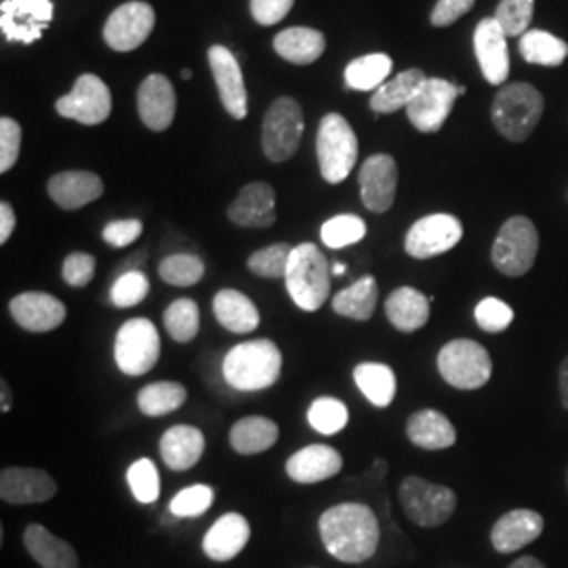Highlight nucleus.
Returning <instances> with one entry per match:
<instances>
[{"label": "nucleus", "mask_w": 568, "mask_h": 568, "mask_svg": "<svg viewBox=\"0 0 568 568\" xmlns=\"http://www.w3.org/2000/svg\"><path fill=\"white\" fill-rule=\"evenodd\" d=\"M508 568H548L539 558H535V556H523V558H518V560H514Z\"/></svg>", "instance_id": "obj_58"}, {"label": "nucleus", "mask_w": 568, "mask_h": 568, "mask_svg": "<svg viewBox=\"0 0 568 568\" xmlns=\"http://www.w3.org/2000/svg\"><path fill=\"white\" fill-rule=\"evenodd\" d=\"M154 21H156L154 9L148 2H140V0L124 2L105 21L103 39L110 49L119 53L135 51L152 34Z\"/></svg>", "instance_id": "obj_14"}, {"label": "nucleus", "mask_w": 568, "mask_h": 568, "mask_svg": "<svg viewBox=\"0 0 568 568\" xmlns=\"http://www.w3.org/2000/svg\"><path fill=\"white\" fill-rule=\"evenodd\" d=\"M344 467L339 450L328 445H310L297 450L286 462V476L300 485H316L335 478Z\"/></svg>", "instance_id": "obj_24"}, {"label": "nucleus", "mask_w": 568, "mask_h": 568, "mask_svg": "<svg viewBox=\"0 0 568 568\" xmlns=\"http://www.w3.org/2000/svg\"><path fill=\"white\" fill-rule=\"evenodd\" d=\"M379 297V286L375 276H363L361 281L349 284L333 297V310L356 323H366L373 318Z\"/></svg>", "instance_id": "obj_35"}, {"label": "nucleus", "mask_w": 568, "mask_h": 568, "mask_svg": "<svg viewBox=\"0 0 568 568\" xmlns=\"http://www.w3.org/2000/svg\"><path fill=\"white\" fill-rule=\"evenodd\" d=\"M535 13V0H501L495 20L504 28L506 37L527 34Z\"/></svg>", "instance_id": "obj_47"}, {"label": "nucleus", "mask_w": 568, "mask_h": 568, "mask_svg": "<svg viewBox=\"0 0 568 568\" xmlns=\"http://www.w3.org/2000/svg\"><path fill=\"white\" fill-rule=\"evenodd\" d=\"M281 438V427L270 417L251 415L239 419L230 429V445L239 455H260L274 447Z\"/></svg>", "instance_id": "obj_32"}, {"label": "nucleus", "mask_w": 568, "mask_h": 568, "mask_svg": "<svg viewBox=\"0 0 568 568\" xmlns=\"http://www.w3.org/2000/svg\"><path fill=\"white\" fill-rule=\"evenodd\" d=\"M159 276L173 286H194L203 281V260L192 253L169 255L159 265Z\"/></svg>", "instance_id": "obj_42"}, {"label": "nucleus", "mask_w": 568, "mask_h": 568, "mask_svg": "<svg viewBox=\"0 0 568 568\" xmlns=\"http://www.w3.org/2000/svg\"><path fill=\"white\" fill-rule=\"evenodd\" d=\"M361 199L371 213H386L396 201L398 164L389 154H373L358 173Z\"/></svg>", "instance_id": "obj_16"}, {"label": "nucleus", "mask_w": 568, "mask_h": 568, "mask_svg": "<svg viewBox=\"0 0 568 568\" xmlns=\"http://www.w3.org/2000/svg\"><path fill=\"white\" fill-rule=\"evenodd\" d=\"M354 382L373 406L386 408L396 398V373L384 363H363L356 366Z\"/></svg>", "instance_id": "obj_36"}, {"label": "nucleus", "mask_w": 568, "mask_h": 568, "mask_svg": "<svg viewBox=\"0 0 568 568\" xmlns=\"http://www.w3.org/2000/svg\"><path fill=\"white\" fill-rule=\"evenodd\" d=\"M283 352L272 339L234 345L224 358V379L239 392H260L281 379Z\"/></svg>", "instance_id": "obj_2"}, {"label": "nucleus", "mask_w": 568, "mask_h": 568, "mask_svg": "<svg viewBox=\"0 0 568 568\" xmlns=\"http://www.w3.org/2000/svg\"><path fill=\"white\" fill-rule=\"evenodd\" d=\"M537 251H539L537 227L528 217L516 215L501 225L493 243L490 260L497 267V272H501L504 276L520 278L535 265Z\"/></svg>", "instance_id": "obj_7"}, {"label": "nucleus", "mask_w": 568, "mask_h": 568, "mask_svg": "<svg viewBox=\"0 0 568 568\" xmlns=\"http://www.w3.org/2000/svg\"><path fill=\"white\" fill-rule=\"evenodd\" d=\"M558 387H560V400H562V406L568 410V356L562 361V365H560Z\"/></svg>", "instance_id": "obj_56"}, {"label": "nucleus", "mask_w": 568, "mask_h": 568, "mask_svg": "<svg viewBox=\"0 0 568 568\" xmlns=\"http://www.w3.org/2000/svg\"><path fill=\"white\" fill-rule=\"evenodd\" d=\"M476 323L485 333H501L514 323V310L497 297H487L474 310Z\"/></svg>", "instance_id": "obj_49"}, {"label": "nucleus", "mask_w": 568, "mask_h": 568, "mask_svg": "<svg viewBox=\"0 0 568 568\" xmlns=\"http://www.w3.org/2000/svg\"><path fill=\"white\" fill-rule=\"evenodd\" d=\"M438 373L448 386L480 389L493 375V361L485 345L474 339H453L438 352Z\"/></svg>", "instance_id": "obj_8"}, {"label": "nucleus", "mask_w": 568, "mask_h": 568, "mask_svg": "<svg viewBox=\"0 0 568 568\" xmlns=\"http://www.w3.org/2000/svg\"><path fill=\"white\" fill-rule=\"evenodd\" d=\"M544 95L528 82H511L495 95L493 124L509 142H527L544 116Z\"/></svg>", "instance_id": "obj_4"}, {"label": "nucleus", "mask_w": 568, "mask_h": 568, "mask_svg": "<svg viewBox=\"0 0 568 568\" xmlns=\"http://www.w3.org/2000/svg\"><path fill=\"white\" fill-rule=\"evenodd\" d=\"M58 495V483L37 467H4L0 471V499L11 506L44 504Z\"/></svg>", "instance_id": "obj_17"}, {"label": "nucleus", "mask_w": 568, "mask_h": 568, "mask_svg": "<svg viewBox=\"0 0 568 568\" xmlns=\"http://www.w3.org/2000/svg\"><path fill=\"white\" fill-rule=\"evenodd\" d=\"M164 328L169 337L178 344H187L196 339L201 331V310L194 300H175L173 304L164 310Z\"/></svg>", "instance_id": "obj_40"}, {"label": "nucleus", "mask_w": 568, "mask_h": 568, "mask_svg": "<svg viewBox=\"0 0 568 568\" xmlns=\"http://www.w3.org/2000/svg\"><path fill=\"white\" fill-rule=\"evenodd\" d=\"M13 230H16V211L11 204L2 201L0 203V244H7Z\"/></svg>", "instance_id": "obj_55"}, {"label": "nucleus", "mask_w": 568, "mask_h": 568, "mask_svg": "<svg viewBox=\"0 0 568 568\" xmlns=\"http://www.w3.org/2000/svg\"><path fill=\"white\" fill-rule=\"evenodd\" d=\"M316 154L321 175L326 183H337L347 180L352 169L358 161V140L349 122L342 114H326L318 126L316 138Z\"/></svg>", "instance_id": "obj_5"}, {"label": "nucleus", "mask_w": 568, "mask_h": 568, "mask_svg": "<svg viewBox=\"0 0 568 568\" xmlns=\"http://www.w3.org/2000/svg\"><path fill=\"white\" fill-rule=\"evenodd\" d=\"M567 488H568V469H567Z\"/></svg>", "instance_id": "obj_61"}, {"label": "nucleus", "mask_w": 568, "mask_h": 568, "mask_svg": "<svg viewBox=\"0 0 568 568\" xmlns=\"http://www.w3.org/2000/svg\"><path fill=\"white\" fill-rule=\"evenodd\" d=\"M427 81L426 74L417 68H410L394 77L392 81L384 82L375 95L371 98V110L375 114H392L400 108H406Z\"/></svg>", "instance_id": "obj_34"}, {"label": "nucleus", "mask_w": 568, "mask_h": 568, "mask_svg": "<svg viewBox=\"0 0 568 568\" xmlns=\"http://www.w3.org/2000/svg\"><path fill=\"white\" fill-rule=\"evenodd\" d=\"M291 253H293V246H288V244H270V246L255 251L248 257L246 267L255 276H262V278H284Z\"/></svg>", "instance_id": "obj_45"}, {"label": "nucleus", "mask_w": 568, "mask_h": 568, "mask_svg": "<svg viewBox=\"0 0 568 568\" xmlns=\"http://www.w3.org/2000/svg\"><path fill=\"white\" fill-rule=\"evenodd\" d=\"M23 546L41 568H79L81 565L77 551L68 541L37 523L23 530Z\"/></svg>", "instance_id": "obj_28"}, {"label": "nucleus", "mask_w": 568, "mask_h": 568, "mask_svg": "<svg viewBox=\"0 0 568 568\" xmlns=\"http://www.w3.org/2000/svg\"><path fill=\"white\" fill-rule=\"evenodd\" d=\"M55 110L70 121L100 124L112 112V93L100 77L82 74L74 82L72 91L55 102Z\"/></svg>", "instance_id": "obj_13"}, {"label": "nucleus", "mask_w": 568, "mask_h": 568, "mask_svg": "<svg viewBox=\"0 0 568 568\" xmlns=\"http://www.w3.org/2000/svg\"><path fill=\"white\" fill-rule=\"evenodd\" d=\"M325 49V34L314 28H286L274 39V51L295 65H307L321 60Z\"/></svg>", "instance_id": "obj_33"}, {"label": "nucleus", "mask_w": 568, "mask_h": 568, "mask_svg": "<svg viewBox=\"0 0 568 568\" xmlns=\"http://www.w3.org/2000/svg\"><path fill=\"white\" fill-rule=\"evenodd\" d=\"M284 283L293 304L304 312H318L331 295V267L316 244L293 248Z\"/></svg>", "instance_id": "obj_3"}, {"label": "nucleus", "mask_w": 568, "mask_h": 568, "mask_svg": "<svg viewBox=\"0 0 568 568\" xmlns=\"http://www.w3.org/2000/svg\"><path fill=\"white\" fill-rule=\"evenodd\" d=\"M345 270H347V267H345L344 264L333 265V274H335V276H344Z\"/></svg>", "instance_id": "obj_59"}, {"label": "nucleus", "mask_w": 568, "mask_h": 568, "mask_svg": "<svg viewBox=\"0 0 568 568\" xmlns=\"http://www.w3.org/2000/svg\"><path fill=\"white\" fill-rule=\"evenodd\" d=\"M232 224L251 230H264L276 222V194L270 183H246L227 209Z\"/></svg>", "instance_id": "obj_20"}, {"label": "nucleus", "mask_w": 568, "mask_h": 568, "mask_svg": "<svg viewBox=\"0 0 568 568\" xmlns=\"http://www.w3.org/2000/svg\"><path fill=\"white\" fill-rule=\"evenodd\" d=\"M21 150V126L13 119L2 116L0 119V173L11 171Z\"/></svg>", "instance_id": "obj_51"}, {"label": "nucleus", "mask_w": 568, "mask_h": 568, "mask_svg": "<svg viewBox=\"0 0 568 568\" xmlns=\"http://www.w3.org/2000/svg\"><path fill=\"white\" fill-rule=\"evenodd\" d=\"M466 93V87H457L445 79H427L413 102L406 105V116L422 133H436L447 122L455 100Z\"/></svg>", "instance_id": "obj_11"}, {"label": "nucleus", "mask_w": 568, "mask_h": 568, "mask_svg": "<svg viewBox=\"0 0 568 568\" xmlns=\"http://www.w3.org/2000/svg\"><path fill=\"white\" fill-rule=\"evenodd\" d=\"M11 405H13L11 387H9V384L2 379V382H0V410H2V413H9V410H11Z\"/></svg>", "instance_id": "obj_57"}, {"label": "nucleus", "mask_w": 568, "mask_h": 568, "mask_svg": "<svg viewBox=\"0 0 568 568\" xmlns=\"http://www.w3.org/2000/svg\"><path fill=\"white\" fill-rule=\"evenodd\" d=\"M47 192L60 209L77 211L102 196L103 182L91 171H63L49 180Z\"/></svg>", "instance_id": "obj_25"}, {"label": "nucleus", "mask_w": 568, "mask_h": 568, "mask_svg": "<svg viewBox=\"0 0 568 568\" xmlns=\"http://www.w3.org/2000/svg\"><path fill=\"white\" fill-rule=\"evenodd\" d=\"M138 110L140 119L150 131H166L178 110V98L171 81L163 74L148 77L138 91Z\"/></svg>", "instance_id": "obj_23"}, {"label": "nucleus", "mask_w": 568, "mask_h": 568, "mask_svg": "<svg viewBox=\"0 0 568 568\" xmlns=\"http://www.w3.org/2000/svg\"><path fill=\"white\" fill-rule=\"evenodd\" d=\"M520 55L528 63L556 68L568 58V44L546 30H528L520 37Z\"/></svg>", "instance_id": "obj_37"}, {"label": "nucleus", "mask_w": 568, "mask_h": 568, "mask_svg": "<svg viewBox=\"0 0 568 568\" xmlns=\"http://www.w3.org/2000/svg\"><path fill=\"white\" fill-rule=\"evenodd\" d=\"M126 483L133 493V497L143 504L150 506L161 497V474L150 459H138L126 469Z\"/></svg>", "instance_id": "obj_43"}, {"label": "nucleus", "mask_w": 568, "mask_h": 568, "mask_svg": "<svg viewBox=\"0 0 568 568\" xmlns=\"http://www.w3.org/2000/svg\"><path fill=\"white\" fill-rule=\"evenodd\" d=\"M142 232L143 224L140 220H116L103 227V241L114 248H124L135 243Z\"/></svg>", "instance_id": "obj_52"}, {"label": "nucleus", "mask_w": 568, "mask_h": 568, "mask_svg": "<svg viewBox=\"0 0 568 568\" xmlns=\"http://www.w3.org/2000/svg\"><path fill=\"white\" fill-rule=\"evenodd\" d=\"M148 293H150L148 276L140 270H131V272L121 274L116 278V283L112 284L110 302L121 310L135 307V305L142 304L143 300L148 297Z\"/></svg>", "instance_id": "obj_46"}, {"label": "nucleus", "mask_w": 568, "mask_h": 568, "mask_svg": "<svg viewBox=\"0 0 568 568\" xmlns=\"http://www.w3.org/2000/svg\"><path fill=\"white\" fill-rule=\"evenodd\" d=\"M251 527L243 514H224L213 527L206 530L203 539L204 554L215 562L234 560L248 544Z\"/></svg>", "instance_id": "obj_26"}, {"label": "nucleus", "mask_w": 568, "mask_h": 568, "mask_svg": "<svg viewBox=\"0 0 568 568\" xmlns=\"http://www.w3.org/2000/svg\"><path fill=\"white\" fill-rule=\"evenodd\" d=\"M51 20V0H4L0 4V28L7 41L32 44L41 39Z\"/></svg>", "instance_id": "obj_15"}, {"label": "nucleus", "mask_w": 568, "mask_h": 568, "mask_svg": "<svg viewBox=\"0 0 568 568\" xmlns=\"http://www.w3.org/2000/svg\"><path fill=\"white\" fill-rule=\"evenodd\" d=\"M392 72V58L386 53H371L349 61L345 68V82L354 91H377Z\"/></svg>", "instance_id": "obj_38"}, {"label": "nucleus", "mask_w": 568, "mask_h": 568, "mask_svg": "<svg viewBox=\"0 0 568 568\" xmlns=\"http://www.w3.org/2000/svg\"><path fill=\"white\" fill-rule=\"evenodd\" d=\"M326 551L345 565H363L375 556L382 527L375 511L365 504H339L326 509L318 520Z\"/></svg>", "instance_id": "obj_1"}, {"label": "nucleus", "mask_w": 568, "mask_h": 568, "mask_svg": "<svg viewBox=\"0 0 568 568\" xmlns=\"http://www.w3.org/2000/svg\"><path fill=\"white\" fill-rule=\"evenodd\" d=\"M474 4H476V0H438L432 11V23L436 28L450 26L462 16H466L467 11H471Z\"/></svg>", "instance_id": "obj_54"}, {"label": "nucleus", "mask_w": 568, "mask_h": 568, "mask_svg": "<svg viewBox=\"0 0 568 568\" xmlns=\"http://www.w3.org/2000/svg\"><path fill=\"white\" fill-rule=\"evenodd\" d=\"M182 77H183V79H185V81H187V79H190V77H192V72H190V70H183Z\"/></svg>", "instance_id": "obj_60"}, {"label": "nucleus", "mask_w": 568, "mask_h": 568, "mask_svg": "<svg viewBox=\"0 0 568 568\" xmlns=\"http://www.w3.org/2000/svg\"><path fill=\"white\" fill-rule=\"evenodd\" d=\"M187 400V389L178 382H156L142 387L138 394V406L148 417H163Z\"/></svg>", "instance_id": "obj_39"}, {"label": "nucleus", "mask_w": 568, "mask_h": 568, "mask_svg": "<svg viewBox=\"0 0 568 568\" xmlns=\"http://www.w3.org/2000/svg\"><path fill=\"white\" fill-rule=\"evenodd\" d=\"M161 349V335L154 323L148 318H131L116 333L114 361L124 375L142 377L156 366Z\"/></svg>", "instance_id": "obj_9"}, {"label": "nucleus", "mask_w": 568, "mask_h": 568, "mask_svg": "<svg viewBox=\"0 0 568 568\" xmlns=\"http://www.w3.org/2000/svg\"><path fill=\"white\" fill-rule=\"evenodd\" d=\"M432 300L413 286H400L386 300V316L394 328L415 333L424 328L432 314Z\"/></svg>", "instance_id": "obj_30"}, {"label": "nucleus", "mask_w": 568, "mask_h": 568, "mask_svg": "<svg viewBox=\"0 0 568 568\" xmlns=\"http://www.w3.org/2000/svg\"><path fill=\"white\" fill-rule=\"evenodd\" d=\"M506 32L495 18L478 23L474 32V51L488 84H501L509 77V53Z\"/></svg>", "instance_id": "obj_21"}, {"label": "nucleus", "mask_w": 568, "mask_h": 568, "mask_svg": "<svg viewBox=\"0 0 568 568\" xmlns=\"http://www.w3.org/2000/svg\"><path fill=\"white\" fill-rule=\"evenodd\" d=\"M307 422L318 434L333 436V434H339L347 426L349 410L339 398L321 396L307 408Z\"/></svg>", "instance_id": "obj_41"}, {"label": "nucleus", "mask_w": 568, "mask_h": 568, "mask_svg": "<svg viewBox=\"0 0 568 568\" xmlns=\"http://www.w3.org/2000/svg\"><path fill=\"white\" fill-rule=\"evenodd\" d=\"M293 4L295 0H251V16L262 26H274L288 16Z\"/></svg>", "instance_id": "obj_53"}, {"label": "nucleus", "mask_w": 568, "mask_h": 568, "mask_svg": "<svg viewBox=\"0 0 568 568\" xmlns=\"http://www.w3.org/2000/svg\"><path fill=\"white\" fill-rule=\"evenodd\" d=\"M9 312L13 321L30 333H49L63 325L68 310L58 297L41 293V291H28L13 297L9 302Z\"/></svg>", "instance_id": "obj_19"}, {"label": "nucleus", "mask_w": 568, "mask_h": 568, "mask_svg": "<svg viewBox=\"0 0 568 568\" xmlns=\"http://www.w3.org/2000/svg\"><path fill=\"white\" fill-rule=\"evenodd\" d=\"M95 265H98L95 257L89 253H82V251L70 253L61 265V278H63V283L70 284L74 288H82L93 281Z\"/></svg>", "instance_id": "obj_50"}, {"label": "nucleus", "mask_w": 568, "mask_h": 568, "mask_svg": "<svg viewBox=\"0 0 568 568\" xmlns=\"http://www.w3.org/2000/svg\"><path fill=\"white\" fill-rule=\"evenodd\" d=\"M209 63L220 91V100L224 103L227 114L236 121H243L248 114V103H246V87H244L241 63L236 61L234 53L222 44H213L209 49Z\"/></svg>", "instance_id": "obj_18"}, {"label": "nucleus", "mask_w": 568, "mask_h": 568, "mask_svg": "<svg viewBox=\"0 0 568 568\" xmlns=\"http://www.w3.org/2000/svg\"><path fill=\"white\" fill-rule=\"evenodd\" d=\"M164 466L173 471H187L201 462L204 434L194 426L169 427L159 443Z\"/></svg>", "instance_id": "obj_27"}, {"label": "nucleus", "mask_w": 568, "mask_h": 568, "mask_svg": "<svg viewBox=\"0 0 568 568\" xmlns=\"http://www.w3.org/2000/svg\"><path fill=\"white\" fill-rule=\"evenodd\" d=\"M464 236V225L448 213H434L410 225L405 251L415 260H429L457 246Z\"/></svg>", "instance_id": "obj_12"}, {"label": "nucleus", "mask_w": 568, "mask_h": 568, "mask_svg": "<svg viewBox=\"0 0 568 568\" xmlns=\"http://www.w3.org/2000/svg\"><path fill=\"white\" fill-rule=\"evenodd\" d=\"M304 135V112L293 98H278L265 112L262 126L264 154L272 163L288 161Z\"/></svg>", "instance_id": "obj_10"}, {"label": "nucleus", "mask_w": 568, "mask_h": 568, "mask_svg": "<svg viewBox=\"0 0 568 568\" xmlns=\"http://www.w3.org/2000/svg\"><path fill=\"white\" fill-rule=\"evenodd\" d=\"M398 497L406 518L417 527H443L457 509V495L453 488L434 485L419 476H406L398 488Z\"/></svg>", "instance_id": "obj_6"}, {"label": "nucleus", "mask_w": 568, "mask_h": 568, "mask_svg": "<svg viewBox=\"0 0 568 568\" xmlns=\"http://www.w3.org/2000/svg\"><path fill=\"white\" fill-rule=\"evenodd\" d=\"M546 528V520L535 509H511L504 514L490 530V544L499 554H514L537 541Z\"/></svg>", "instance_id": "obj_22"}, {"label": "nucleus", "mask_w": 568, "mask_h": 568, "mask_svg": "<svg viewBox=\"0 0 568 568\" xmlns=\"http://www.w3.org/2000/svg\"><path fill=\"white\" fill-rule=\"evenodd\" d=\"M213 314L220 325L236 335L253 333L262 321L257 305L236 288H222L213 297Z\"/></svg>", "instance_id": "obj_31"}, {"label": "nucleus", "mask_w": 568, "mask_h": 568, "mask_svg": "<svg viewBox=\"0 0 568 568\" xmlns=\"http://www.w3.org/2000/svg\"><path fill=\"white\" fill-rule=\"evenodd\" d=\"M365 236V220H361L358 215H352V213L331 217L321 230V239L328 248H345L349 244L361 243Z\"/></svg>", "instance_id": "obj_44"}, {"label": "nucleus", "mask_w": 568, "mask_h": 568, "mask_svg": "<svg viewBox=\"0 0 568 568\" xmlns=\"http://www.w3.org/2000/svg\"><path fill=\"white\" fill-rule=\"evenodd\" d=\"M213 501H215L213 488L206 487V485H194V487H185L180 490L171 499L169 509L178 518H199L213 506Z\"/></svg>", "instance_id": "obj_48"}, {"label": "nucleus", "mask_w": 568, "mask_h": 568, "mask_svg": "<svg viewBox=\"0 0 568 568\" xmlns=\"http://www.w3.org/2000/svg\"><path fill=\"white\" fill-rule=\"evenodd\" d=\"M406 436L415 447L426 450H443L457 443V432L447 415L434 408L413 413L406 422Z\"/></svg>", "instance_id": "obj_29"}]
</instances>
